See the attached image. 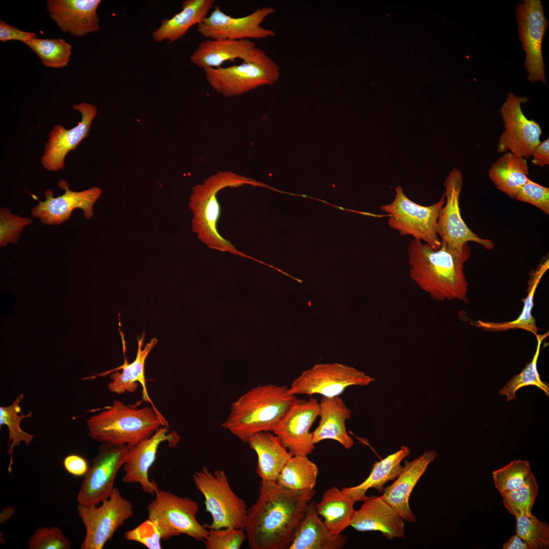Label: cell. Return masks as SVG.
I'll return each mask as SVG.
<instances>
[{
  "label": "cell",
  "instance_id": "32",
  "mask_svg": "<svg viewBox=\"0 0 549 549\" xmlns=\"http://www.w3.org/2000/svg\"><path fill=\"white\" fill-rule=\"evenodd\" d=\"M355 503L342 490L333 486L324 492L320 501L316 504V509L328 530L339 535L351 526L356 511Z\"/></svg>",
  "mask_w": 549,
  "mask_h": 549
},
{
  "label": "cell",
  "instance_id": "47",
  "mask_svg": "<svg viewBox=\"0 0 549 549\" xmlns=\"http://www.w3.org/2000/svg\"><path fill=\"white\" fill-rule=\"evenodd\" d=\"M63 465L69 474L78 477L84 476L89 468L86 460L76 454L66 456L64 459Z\"/></svg>",
  "mask_w": 549,
  "mask_h": 549
},
{
  "label": "cell",
  "instance_id": "31",
  "mask_svg": "<svg viewBox=\"0 0 549 549\" xmlns=\"http://www.w3.org/2000/svg\"><path fill=\"white\" fill-rule=\"evenodd\" d=\"M410 453L409 447L402 446L397 451L375 462L369 476L362 483L356 486L344 487L342 490L355 502L362 501L371 488L383 492L385 484L396 479L400 474L403 468L401 463Z\"/></svg>",
  "mask_w": 549,
  "mask_h": 549
},
{
  "label": "cell",
  "instance_id": "53",
  "mask_svg": "<svg viewBox=\"0 0 549 549\" xmlns=\"http://www.w3.org/2000/svg\"><path fill=\"white\" fill-rule=\"evenodd\" d=\"M320 201H322V202H324V203H327V202L326 201H324V200H320Z\"/></svg>",
  "mask_w": 549,
  "mask_h": 549
},
{
  "label": "cell",
  "instance_id": "17",
  "mask_svg": "<svg viewBox=\"0 0 549 549\" xmlns=\"http://www.w3.org/2000/svg\"><path fill=\"white\" fill-rule=\"evenodd\" d=\"M319 412V402L315 398L297 399L277 424L273 433L292 456H308L314 451L315 444L310 430Z\"/></svg>",
  "mask_w": 549,
  "mask_h": 549
},
{
  "label": "cell",
  "instance_id": "41",
  "mask_svg": "<svg viewBox=\"0 0 549 549\" xmlns=\"http://www.w3.org/2000/svg\"><path fill=\"white\" fill-rule=\"evenodd\" d=\"M246 539L244 529L227 527L208 530L203 541L207 549H239Z\"/></svg>",
  "mask_w": 549,
  "mask_h": 549
},
{
  "label": "cell",
  "instance_id": "20",
  "mask_svg": "<svg viewBox=\"0 0 549 549\" xmlns=\"http://www.w3.org/2000/svg\"><path fill=\"white\" fill-rule=\"evenodd\" d=\"M73 107L81 113V120L76 126L69 130L60 125L54 126L45 144L41 159V163L47 170L57 171L64 168L66 156L87 137L97 113V107L87 103L74 104Z\"/></svg>",
  "mask_w": 549,
  "mask_h": 549
},
{
  "label": "cell",
  "instance_id": "19",
  "mask_svg": "<svg viewBox=\"0 0 549 549\" xmlns=\"http://www.w3.org/2000/svg\"><path fill=\"white\" fill-rule=\"evenodd\" d=\"M180 437L174 432H169L167 426H161L152 436L130 447L123 465L125 474L122 478L126 483H139L143 492L153 495L159 489L154 480H149L148 472L154 464L160 445L167 442L174 447Z\"/></svg>",
  "mask_w": 549,
  "mask_h": 549
},
{
  "label": "cell",
  "instance_id": "37",
  "mask_svg": "<svg viewBox=\"0 0 549 549\" xmlns=\"http://www.w3.org/2000/svg\"><path fill=\"white\" fill-rule=\"evenodd\" d=\"M46 67L63 68L69 62L72 46L61 38H35L25 43Z\"/></svg>",
  "mask_w": 549,
  "mask_h": 549
},
{
  "label": "cell",
  "instance_id": "27",
  "mask_svg": "<svg viewBox=\"0 0 549 549\" xmlns=\"http://www.w3.org/2000/svg\"><path fill=\"white\" fill-rule=\"evenodd\" d=\"M271 432L257 433L250 437L247 443L257 454L256 470L261 480L276 481L292 455L281 439Z\"/></svg>",
  "mask_w": 549,
  "mask_h": 549
},
{
  "label": "cell",
  "instance_id": "48",
  "mask_svg": "<svg viewBox=\"0 0 549 549\" xmlns=\"http://www.w3.org/2000/svg\"><path fill=\"white\" fill-rule=\"evenodd\" d=\"M532 163L539 167H544L549 164V139L540 141L534 148L532 153Z\"/></svg>",
  "mask_w": 549,
  "mask_h": 549
},
{
  "label": "cell",
  "instance_id": "5",
  "mask_svg": "<svg viewBox=\"0 0 549 549\" xmlns=\"http://www.w3.org/2000/svg\"><path fill=\"white\" fill-rule=\"evenodd\" d=\"M246 184L264 187L263 184L252 178L231 172L221 171L206 179L202 184L193 187L189 203L193 216L192 230L208 248L249 257L237 250L228 240L224 238L217 228L221 213L217 197L218 192L227 187H237Z\"/></svg>",
  "mask_w": 549,
  "mask_h": 549
},
{
  "label": "cell",
  "instance_id": "14",
  "mask_svg": "<svg viewBox=\"0 0 549 549\" xmlns=\"http://www.w3.org/2000/svg\"><path fill=\"white\" fill-rule=\"evenodd\" d=\"M129 448L127 445L103 443L84 476L77 498L79 504L97 505L109 497Z\"/></svg>",
  "mask_w": 549,
  "mask_h": 549
},
{
  "label": "cell",
  "instance_id": "35",
  "mask_svg": "<svg viewBox=\"0 0 549 549\" xmlns=\"http://www.w3.org/2000/svg\"><path fill=\"white\" fill-rule=\"evenodd\" d=\"M24 398L23 393L18 395L13 402L9 406L0 407V426L6 425L8 429L9 447L7 454L10 455V463L8 468L9 473L12 470L13 464V453L14 448L19 446L21 442L29 445L33 440L34 435L28 433L21 429L20 422L24 418L33 416V413L29 411L27 414L21 413L20 406Z\"/></svg>",
  "mask_w": 549,
  "mask_h": 549
},
{
  "label": "cell",
  "instance_id": "38",
  "mask_svg": "<svg viewBox=\"0 0 549 549\" xmlns=\"http://www.w3.org/2000/svg\"><path fill=\"white\" fill-rule=\"evenodd\" d=\"M533 475L529 462L521 460H514L492 472L495 487L500 494L520 487Z\"/></svg>",
  "mask_w": 549,
  "mask_h": 549
},
{
  "label": "cell",
  "instance_id": "30",
  "mask_svg": "<svg viewBox=\"0 0 549 549\" xmlns=\"http://www.w3.org/2000/svg\"><path fill=\"white\" fill-rule=\"evenodd\" d=\"M549 269L548 257L543 259L539 264L529 273L527 282V296L523 299L524 307L518 317L514 320L506 322H489L478 320L474 325L485 330L502 331L509 329H521L536 336L539 328L537 326L535 317L532 312L534 306L533 299L537 287L542 278Z\"/></svg>",
  "mask_w": 549,
  "mask_h": 549
},
{
  "label": "cell",
  "instance_id": "11",
  "mask_svg": "<svg viewBox=\"0 0 549 549\" xmlns=\"http://www.w3.org/2000/svg\"><path fill=\"white\" fill-rule=\"evenodd\" d=\"M463 181L461 172L454 168L444 182L445 202L438 215L437 234L441 242L456 252L470 250L467 244L469 241L476 242L487 250H492L495 247L494 243L491 240L479 237L469 228L462 218L460 197Z\"/></svg>",
  "mask_w": 549,
  "mask_h": 549
},
{
  "label": "cell",
  "instance_id": "40",
  "mask_svg": "<svg viewBox=\"0 0 549 549\" xmlns=\"http://www.w3.org/2000/svg\"><path fill=\"white\" fill-rule=\"evenodd\" d=\"M539 486L534 475L520 487L501 494L505 507L515 517L524 513L532 512Z\"/></svg>",
  "mask_w": 549,
  "mask_h": 549
},
{
  "label": "cell",
  "instance_id": "12",
  "mask_svg": "<svg viewBox=\"0 0 549 549\" xmlns=\"http://www.w3.org/2000/svg\"><path fill=\"white\" fill-rule=\"evenodd\" d=\"M374 381V378L352 367L338 363H319L294 379L289 391L295 395L318 394L332 398L340 396L350 386H365Z\"/></svg>",
  "mask_w": 549,
  "mask_h": 549
},
{
  "label": "cell",
  "instance_id": "44",
  "mask_svg": "<svg viewBox=\"0 0 549 549\" xmlns=\"http://www.w3.org/2000/svg\"><path fill=\"white\" fill-rule=\"evenodd\" d=\"M514 199L532 204L549 215V188L530 178L521 187Z\"/></svg>",
  "mask_w": 549,
  "mask_h": 549
},
{
  "label": "cell",
  "instance_id": "33",
  "mask_svg": "<svg viewBox=\"0 0 549 549\" xmlns=\"http://www.w3.org/2000/svg\"><path fill=\"white\" fill-rule=\"evenodd\" d=\"M529 169L526 159L508 151L492 165L489 176L499 191L514 199L529 179Z\"/></svg>",
  "mask_w": 549,
  "mask_h": 549
},
{
  "label": "cell",
  "instance_id": "26",
  "mask_svg": "<svg viewBox=\"0 0 549 549\" xmlns=\"http://www.w3.org/2000/svg\"><path fill=\"white\" fill-rule=\"evenodd\" d=\"M319 407V423L312 432L314 443L331 439L347 449L352 448L354 441L348 435L346 426V421L351 418V411L343 400L340 396H322Z\"/></svg>",
  "mask_w": 549,
  "mask_h": 549
},
{
  "label": "cell",
  "instance_id": "16",
  "mask_svg": "<svg viewBox=\"0 0 549 549\" xmlns=\"http://www.w3.org/2000/svg\"><path fill=\"white\" fill-rule=\"evenodd\" d=\"M274 12V8L265 7L246 16L233 17L223 12L218 5L197 25V31L204 37L211 39H264L275 35L273 30L261 26L264 19Z\"/></svg>",
  "mask_w": 549,
  "mask_h": 549
},
{
  "label": "cell",
  "instance_id": "2",
  "mask_svg": "<svg viewBox=\"0 0 549 549\" xmlns=\"http://www.w3.org/2000/svg\"><path fill=\"white\" fill-rule=\"evenodd\" d=\"M407 252L410 278L432 299L469 302L464 265L470 257V250L456 252L442 242L439 248L433 249L414 238Z\"/></svg>",
  "mask_w": 549,
  "mask_h": 549
},
{
  "label": "cell",
  "instance_id": "4",
  "mask_svg": "<svg viewBox=\"0 0 549 549\" xmlns=\"http://www.w3.org/2000/svg\"><path fill=\"white\" fill-rule=\"evenodd\" d=\"M89 437L94 440L132 447L152 436L168 422L152 407L138 408L119 400L86 420Z\"/></svg>",
  "mask_w": 549,
  "mask_h": 549
},
{
  "label": "cell",
  "instance_id": "52",
  "mask_svg": "<svg viewBox=\"0 0 549 549\" xmlns=\"http://www.w3.org/2000/svg\"><path fill=\"white\" fill-rule=\"evenodd\" d=\"M300 196H301L302 197H307V198L309 197V196H307L306 195H303V194L300 195Z\"/></svg>",
  "mask_w": 549,
  "mask_h": 549
},
{
  "label": "cell",
  "instance_id": "25",
  "mask_svg": "<svg viewBox=\"0 0 549 549\" xmlns=\"http://www.w3.org/2000/svg\"><path fill=\"white\" fill-rule=\"evenodd\" d=\"M257 47L251 40L207 39L202 41L191 55L190 60L204 69L220 67L224 62L237 58L251 60Z\"/></svg>",
  "mask_w": 549,
  "mask_h": 549
},
{
  "label": "cell",
  "instance_id": "8",
  "mask_svg": "<svg viewBox=\"0 0 549 549\" xmlns=\"http://www.w3.org/2000/svg\"><path fill=\"white\" fill-rule=\"evenodd\" d=\"M445 202V195L436 203L423 206L410 200L402 188H395V196L389 203L380 206L388 215V224L403 236L411 235L414 239L429 245L433 249L439 248L441 240L437 232V222L440 209Z\"/></svg>",
  "mask_w": 549,
  "mask_h": 549
},
{
  "label": "cell",
  "instance_id": "15",
  "mask_svg": "<svg viewBox=\"0 0 549 549\" xmlns=\"http://www.w3.org/2000/svg\"><path fill=\"white\" fill-rule=\"evenodd\" d=\"M519 38L526 53L525 67L528 79L545 83L542 53L543 36L548 26L540 0H525L516 7Z\"/></svg>",
  "mask_w": 549,
  "mask_h": 549
},
{
  "label": "cell",
  "instance_id": "45",
  "mask_svg": "<svg viewBox=\"0 0 549 549\" xmlns=\"http://www.w3.org/2000/svg\"><path fill=\"white\" fill-rule=\"evenodd\" d=\"M124 537L126 540L141 543L148 549L162 548L161 533L156 524L149 518L127 531Z\"/></svg>",
  "mask_w": 549,
  "mask_h": 549
},
{
  "label": "cell",
  "instance_id": "50",
  "mask_svg": "<svg viewBox=\"0 0 549 549\" xmlns=\"http://www.w3.org/2000/svg\"><path fill=\"white\" fill-rule=\"evenodd\" d=\"M15 508L13 506L5 507L0 513V524H4L8 521L15 514Z\"/></svg>",
  "mask_w": 549,
  "mask_h": 549
},
{
  "label": "cell",
  "instance_id": "22",
  "mask_svg": "<svg viewBox=\"0 0 549 549\" xmlns=\"http://www.w3.org/2000/svg\"><path fill=\"white\" fill-rule=\"evenodd\" d=\"M101 2V0H48L47 9L62 32L83 37L99 29L97 10Z\"/></svg>",
  "mask_w": 549,
  "mask_h": 549
},
{
  "label": "cell",
  "instance_id": "39",
  "mask_svg": "<svg viewBox=\"0 0 549 549\" xmlns=\"http://www.w3.org/2000/svg\"><path fill=\"white\" fill-rule=\"evenodd\" d=\"M516 531L530 549H546L549 547V525L540 521L532 512L515 517Z\"/></svg>",
  "mask_w": 549,
  "mask_h": 549
},
{
  "label": "cell",
  "instance_id": "9",
  "mask_svg": "<svg viewBox=\"0 0 549 549\" xmlns=\"http://www.w3.org/2000/svg\"><path fill=\"white\" fill-rule=\"evenodd\" d=\"M147 507L148 518L157 526L162 540L182 534L197 541L206 537L208 530L197 520L196 501L159 489Z\"/></svg>",
  "mask_w": 549,
  "mask_h": 549
},
{
  "label": "cell",
  "instance_id": "51",
  "mask_svg": "<svg viewBox=\"0 0 549 549\" xmlns=\"http://www.w3.org/2000/svg\"><path fill=\"white\" fill-rule=\"evenodd\" d=\"M336 207H337V208H339V209H341V210H345V208H343V207H340V206H336Z\"/></svg>",
  "mask_w": 549,
  "mask_h": 549
},
{
  "label": "cell",
  "instance_id": "7",
  "mask_svg": "<svg viewBox=\"0 0 549 549\" xmlns=\"http://www.w3.org/2000/svg\"><path fill=\"white\" fill-rule=\"evenodd\" d=\"M204 71L209 85L226 97L240 96L261 86L272 85L281 75L277 64L258 47L251 60L240 65Z\"/></svg>",
  "mask_w": 549,
  "mask_h": 549
},
{
  "label": "cell",
  "instance_id": "46",
  "mask_svg": "<svg viewBox=\"0 0 549 549\" xmlns=\"http://www.w3.org/2000/svg\"><path fill=\"white\" fill-rule=\"evenodd\" d=\"M36 38L37 36L35 33L19 30L8 24L6 21L0 20V40L4 43L12 40L25 43Z\"/></svg>",
  "mask_w": 549,
  "mask_h": 549
},
{
  "label": "cell",
  "instance_id": "34",
  "mask_svg": "<svg viewBox=\"0 0 549 549\" xmlns=\"http://www.w3.org/2000/svg\"><path fill=\"white\" fill-rule=\"evenodd\" d=\"M319 469L307 456H292L286 463L277 480L280 486L295 492L314 490Z\"/></svg>",
  "mask_w": 549,
  "mask_h": 549
},
{
  "label": "cell",
  "instance_id": "23",
  "mask_svg": "<svg viewBox=\"0 0 549 549\" xmlns=\"http://www.w3.org/2000/svg\"><path fill=\"white\" fill-rule=\"evenodd\" d=\"M351 526L359 532L379 531L386 538H404V520L380 496H365Z\"/></svg>",
  "mask_w": 549,
  "mask_h": 549
},
{
  "label": "cell",
  "instance_id": "18",
  "mask_svg": "<svg viewBox=\"0 0 549 549\" xmlns=\"http://www.w3.org/2000/svg\"><path fill=\"white\" fill-rule=\"evenodd\" d=\"M58 188L65 190L61 196L53 197V192L47 189L44 192L46 200L41 201L31 211L32 216L39 218L44 224L49 225H60L67 221L73 210L80 208L86 219L94 215L93 206L100 197L102 191L98 187L79 192L70 190L68 183L60 180L57 184Z\"/></svg>",
  "mask_w": 549,
  "mask_h": 549
},
{
  "label": "cell",
  "instance_id": "42",
  "mask_svg": "<svg viewBox=\"0 0 549 549\" xmlns=\"http://www.w3.org/2000/svg\"><path fill=\"white\" fill-rule=\"evenodd\" d=\"M71 543L57 527H43L37 529L30 537L29 549H69Z\"/></svg>",
  "mask_w": 549,
  "mask_h": 549
},
{
  "label": "cell",
  "instance_id": "10",
  "mask_svg": "<svg viewBox=\"0 0 549 549\" xmlns=\"http://www.w3.org/2000/svg\"><path fill=\"white\" fill-rule=\"evenodd\" d=\"M77 512L86 529L80 548L102 549L116 531L133 515L134 509L131 502L114 487L100 506L79 504Z\"/></svg>",
  "mask_w": 549,
  "mask_h": 549
},
{
  "label": "cell",
  "instance_id": "28",
  "mask_svg": "<svg viewBox=\"0 0 549 549\" xmlns=\"http://www.w3.org/2000/svg\"><path fill=\"white\" fill-rule=\"evenodd\" d=\"M346 541L341 534L334 535L328 530L319 517L316 504L310 501L289 549H341Z\"/></svg>",
  "mask_w": 549,
  "mask_h": 549
},
{
  "label": "cell",
  "instance_id": "36",
  "mask_svg": "<svg viewBox=\"0 0 549 549\" xmlns=\"http://www.w3.org/2000/svg\"><path fill=\"white\" fill-rule=\"evenodd\" d=\"M548 331L543 334L538 333L535 336L537 339V347L531 361L526 364L519 374L513 377L499 392L501 395H506L507 401L515 400L516 392L521 388L529 385L535 386L542 390L546 395L549 396V386L543 382L540 377L537 368V362L539 355L541 344L548 336Z\"/></svg>",
  "mask_w": 549,
  "mask_h": 549
},
{
  "label": "cell",
  "instance_id": "6",
  "mask_svg": "<svg viewBox=\"0 0 549 549\" xmlns=\"http://www.w3.org/2000/svg\"><path fill=\"white\" fill-rule=\"evenodd\" d=\"M195 486L204 498L206 510L212 517L208 529L232 527L244 529L247 513L245 501L232 490L223 470L210 471L204 467L193 475Z\"/></svg>",
  "mask_w": 549,
  "mask_h": 549
},
{
  "label": "cell",
  "instance_id": "24",
  "mask_svg": "<svg viewBox=\"0 0 549 549\" xmlns=\"http://www.w3.org/2000/svg\"><path fill=\"white\" fill-rule=\"evenodd\" d=\"M119 331L123 343V352L124 355V364L114 369L102 373L98 376H105L112 372L110 377L112 381L108 384V388L110 392L117 394H121L126 392H135L140 384L142 387V397L144 401L150 402L152 407L156 410L157 409L152 404L147 393L146 388L145 377L144 374L145 363L147 357L158 344V341L156 338H152L150 341L146 343L144 348L143 345L145 339V334L143 333L140 337H138V349L136 356L135 360L129 363L126 357V342L123 332Z\"/></svg>",
  "mask_w": 549,
  "mask_h": 549
},
{
  "label": "cell",
  "instance_id": "29",
  "mask_svg": "<svg viewBox=\"0 0 549 549\" xmlns=\"http://www.w3.org/2000/svg\"><path fill=\"white\" fill-rule=\"evenodd\" d=\"M215 0H185L181 10L170 18L162 19L152 34L156 42H174L183 37L193 26L198 25L208 15Z\"/></svg>",
  "mask_w": 549,
  "mask_h": 549
},
{
  "label": "cell",
  "instance_id": "49",
  "mask_svg": "<svg viewBox=\"0 0 549 549\" xmlns=\"http://www.w3.org/2000/svg\"><path fill=\"white\" fill-rule=\"evenodd\" d=\"M502 548L530 549L527 543L516 533L503 544Z\"/></svg>",
  "mask_w": 549,
  "mask_h": 549
},
{
  "label": "cell",
  "instance_id": "3",
  "mask_svg": "<svg viewBox=\"0 0 549 549\" xmlns=\"http://www.w3.org/2000/svg\"><path fill=\"white\" fill-rule=\"evenodd\" d=\"M297 399L286 386L268 384L253 387L232 404L222 426L247 443L250 437L257 433L273 432Z\"/></svg>",
  "mask_w": 549,
  "mask_h": 549
},
{
  "label": "cell",
  "instance_id": "13",
  "mask_svg": "<svg viewBox=\"0 0 549 549\" xmlns=\"http://www.w3.org/2000/svg\"><path fill=\"white\" fill-rule=\"evenodd\" d=\"M527 101L525 97L508 94L500 109L504 130L497 145L499 153L509 151L527 159L540 142L542 131L540 125L528 119L522 109L521 105Z\"/></svg>",
  "mask_w": 549,
  "mask_h": 549
},
{
  "label": "cell",
  "instance_id": "21",
  "mask_svg": "<svg viewBox=\"0 0 549 549\" xmlns=\"http://www.w3.org/2000/svg\"><path fill=\"white\" fill-rule=\"evenodd\" d=\"M438 454L435 450H426L411 461H406L395 481L383 490L380 497L404 521L417 522L416 516L410 507V496L428 466Z\"/></svg>",
  "mask_w": 549,
  "mask_h": 549
},
{
  "label": "cell",
  "instance_id": "43",
  "mask_svg": "<svg viewBox=\"0 0 549 549\" xmlns=\"http://www.w3.org/2000/svg\"><path fill=\"white\" fill-rule=\"evenodd\" d=\"M30 218L21 217L12 214L9 209L3 207L0 210V246L9 243L17 244L19 234L26 226L32 224Z\"/></svg>",
  "mask_w": 549,
  "mask_h": 549
},
{
  "label": "cell",
  "instance_id": "1",
  "mask_svg": "<svg viewBox=\"0 0 549 549\" xmlns=\"http://www.w3.org/2000/svg\"><path fill=\"white\" fill-rule=\"evenodd\" d=\"M314 490L295 492L261 480L258 497L247 509L244 530L251 549H286L291 544Z\"/></svg>",
  "mask_w": 549,
  "mask_h": 549
}]
</instances>
